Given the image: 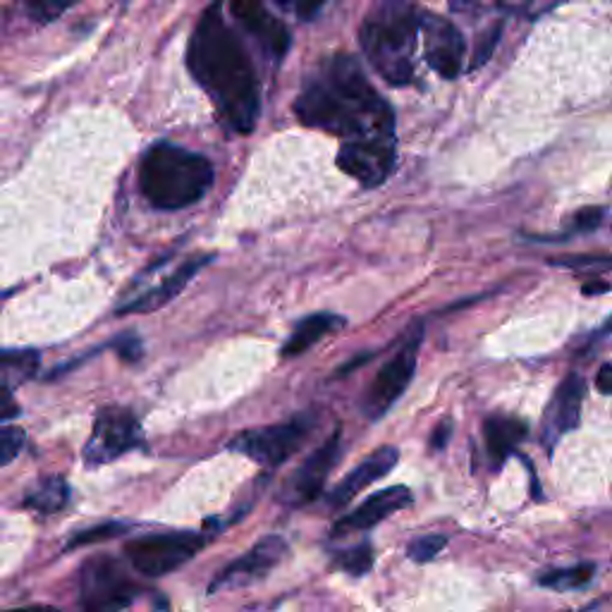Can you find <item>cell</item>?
Returning a JSON list of instances; mask_svg holds the SVG:
<instances>
[{"mask_svg": "<svg viewBox=\"0 0 612 612\" xmlns=\"http://www.w3.org/2000/svg\"><path fill=\"white\" fill-rule=\"evenodd\" d=\"M421 335H424L421 326H416L414 333L405 340V345L393 354V359H388L383 364V369L374 378V383L369 385V390H366V395L362 400V409L366 419L371 421L381 419V416L393 407L402 395H405V390L409 388L416 371V362H419Z\"/></svg>", "mask_w": 612, "mask_h": 612, "instance_id": "ba28073f", "label": "cell"}, {"mask_svg": "<svg viewBox=\"0 0 612 612\" xmlns=\"http://www.w3.org/2000/svg\"><path fill=\"white\" fill-rule=\"evenodd\" d=\"M68 498H70V488L65 479H60V476H48V479L36 484L32 491L24 495V507L41 514H53L68 505Z\"/></svg>", "mask_w": 612, "mask_h": 612, "instance_id": "44dd1931", "label": "cell"}, {"mask_svg": "<svg viewBox=\"0 0 612 612\" xmlns=\"http://www.w3.org/2000/svg\"><path fill=\"white\" fill-rule=\"evenodd\" d=\"M276 3L292 12L297 20H304V22H309L314 20L318 12H321V8L326 5V0H276Z\"/></svg>", "mask_w": 612, "mask_h": 612, "instance_id": "f546056e", "label": "cell"}, {"mask_svg": "<svg viewBox=\"0 0 612 612\" xmlns=\"http://www.w3.org/2000/svg\"><path fill=\"white\" fill-rule=\"evenodd\" d=\"M295 113L306 127L326 130L347 142L395 137L393 110L350 56L330 58L314 72L297 96Z\"/></svg>", "mask_w": 612, "mask_h": 612, "instance_id": "6da1fadb", "label": "cell"}, {"mask_svg": "<svg viewBox=\"0 0 612 612\" xmlns=\"http://www.w3.org/2000/svg\"><path fill=\"white\" fill-rule=\"evenodd\" d=\"M596 388H598V393L612 395V364L601 366V371H598V376H596Z\"/></svg>", "mask_w": 612, "mask_h": 612, "instance_id": "e575fe53", "label": "cell"}, {"mask_svg": "<svg viewBox=\"0 0 612 612\" xmlns=\"http://www.w3.org/2000/svg\"><path fill=\"white\" fill-rule=\"evenodd\" d=\"M498 3L510 12H517V15L538 17L543 15V12H550L555 5H560L562 0H498Z\"/></svg>", "mask_w": 612, "mask_h": 612, "instance_id": "f1b7e54d", "label": "cell"}, {"mask_svg": "<svg viewBox=\"0 0 612 612\" xmlns=\"http://www.w3.org/2000/svg\"><path fill=\"white\" fill-rule=\"evenodd\" d=\"M120 354H122V359H127V362H134V359H139V342L134 340V338H125L118 345Z\"/></svg>", "mask_w": 612, "mask_h": 612, "instance_id": "d590c367", "label": "cell"}, {"mask_svg": "<svg viewBox=\"0 0 612 612\" xmlns=\"http://www.w3.org/2000/svg\"><path fill=\"white\" fill-rule=\"evenodd\" d=\"M5 612H60V610L51 608V605H27V608H15V610H5Z\"/></svg>", "mask_w": 612, "mask_h": 612, "instance_id": "74e56055", "label": "cell"}, {"mask_svg": "<svg viewBox=\"0 0 612 612\" xmlns=\"http://www.w3.org/2000/svg\"><path fill=\"white\" fill-rule=\"evenodd\" d=\"M445 546H448V536H443V534H426V536L414 538V541L407 546V555H409V560L424 565V562H431L440 553H443Z\"/></svg>", "mask_w": 612, "mask_h": 612, "instance_id": "d4e9b609", "label": "cell"}, {"mask_svg": "<svg viewBox=\"0 0 612 612\" xmlns=\"http://www.w3.org/2000/svg\"><path fill=\"white\" fill-rule=\"evenodd\" d=\"M27 433L20 426H5L0 428V467H8L10 462H15L24 448Z\"/></svg>", "mask_w": 612, "mask_h": 612, "instance_id": "484cf974", "label": "cell"}, {"mask_svg": "<svg viewBox=\"0 0 612 612\" xmlns=\"http://www.w3.org/2000/svg\"><path fill=\"white\" fill-rule=\"evenodd\" d=\"M287 541L283 536H266L254 548H249L247 553L237 558L235 562H230L225 570L218 572V577L213 584L208 586V593L218 591H232V589H244V586H252L256 582L266 579L271 574L273 567H278L280 562L287 555Z\"/></svg>", "mask_w": 612, "mask_h": 612, "instance_id": "7c38bea8", "label": "cell"}, {"mask_svg": "<svg viewBox=\"0 0 612 612\" xmlns=\"http://www.w3.org/2000/svg\"><path fill=\"white\" fill-rule=\"evenodd\" d=\"M208 261H211V256H197V259L182 264L173 276H168L163 280L161 285H156L149 292H144L142 297L132 299L125 306H120L118 314H149V311L161 309V306H166L168 302H173L180 295V292L192 283V278L197 276Z\"/></svg>", "mask_w": 612, "mask_h": 612, "instance_id": "ac0fdd59", "label": "cell"}, {"mask_svg": "<svg viewBox=\"0 0 612 612\" xmlns=\"http://www.w3.org/2000/svg\"><path fill=\"white\" fill-rule=\"evenodd\" d=\"M187 63L228 125L242 134L252 132L261 110L259 77L237 34L228 27L220 3L201 15L189 39Z\"/></svg>", "mask_w": 612, "mask_h": 612, "instance_id": "7a4b0ae2", "label": "cell"}, {"mask_svg": "<svg viewBox=\"0 0 612 612\" xmlns=\"http://www.w3.org/2000/svg\"><path fill=\"white\" fill-rule=\"evenodd\" d=\"M122 531H127L125 524H115V522H108L101 526H94V529L87 531H79L72 536V541L68 548H82V546H91V543H99V541H108V538H113Z\"/></svg>", "mask_w": 612, "mask_h": 612, "instance_id": "83f0119b", "label": "cell"}, {"mask_svg": "<svg viewBox=\"0 0 612 612\" xmlns=\"http://www.w3.org/2000/svg\"><path fill=\"white\" fill-rule=\"evenodd\" d=\"M230 12L268 56L280 60L287 53L292 36L285 24L271 15L264 0H230Z\"/></svg>", "mask_w": 612, "mask_h": 612, "instance_id": "5bb4252c", "label": "cell"}, {"mask_svg": "<svg viewBox=\"0 0 612 612\" xmlns=\"http://www.w3.org/2000/svg\"><path fill=\"white\" fill-rule=\"evenodd\" d=\"M17 412H20V409H17V405H15V400H12V390L0 388V421L15 419Z\"/></svg>", "mask_w": 612, "mask_h": 612, "instance_id": "836d02e7", "label": "cell"}, {"mask_svg": "<svg viewBox=\"0 0 612 612\" xmlns=\"http://www.w3.org/2000/svg\"><path fill=\"white\" fill-rule=\"evenodd\" d=\"M397 460H400V450L397 448H381V450H376L371 452L369 457L362 460L357 467H354L345 479H342L333 491L328 493L326 498V503L328 507H333V510H340V507H345L350 505L354 498H357L364 488H369L371 484L376 481H381L383 476H388L390 472H393L397 467Z\"/></svg>", "mask_w": 612, "mask_h": 612, "instance_id": "e0dca14e", "label": "cell"}, {"mask_svg": "<svg viewBox=\"0 0 612 612\" xmlns=\"http://www.w3.org/2000/svg\"><path fill=\"white\" fill-rule=\"evenodd\" d=\"M342 318L335 314H311L306 316L304 321L297 323V328L292 330V335L287 338V342L283 345V357H299L309 347H314L318 340H323L330 330L342 328Z\"/></svg>", "mask_w": 612, "mask_h": 612, "instance_id": "ffe728a7", "label": "cell"}, {"mask_svg": "<svg viewBox=\"0 0 612 612\" xmlns=\"http://www.w3.org/2000/svg\"><path fill=\"white\" fill-rule=\"evenodd\" d=\"M412 503L414 498L407 486H390L385 491H378L371 498H366L357 510L338 519L333 524V529H330V536L345 538L352 534H364L374 529L376 524H381L385 517H390V514L405 510Z\"/></svg>", "mask_w": 612, "mask_h": 612, "instance_id": "9a60e30c", "label": "cell"}, {"mask_svg": "<svg viewBox=\"0 0 612 612\" xmlns=\"http://www.w3.org/2000/svg\"><path fill=\"white\" fill-rule=\"evenodd\" d=\"M333 565L342 572L352 574V577H364L374 570V548L371 543H359L347 550H338L333 555Z\"/></svg>", "mask_w": 612, "mask_h": 612, "instance_id": "cb8c5ba5", "label": "cell"}, {"mask_svg": "<svg viewBox=\"0 0 612 612\" xmlns=\"http://www.w3.org/2000/svg\"><path fill=\"white\" fill-rule=\"evenodd\" d=\"M137 591L139 586L127 577L115 558L96 555L79 570L82 612H122L137 598Z\"/></svg>", "mask_w": 612, "mask_h": 612, "instance_id": "8992f818", "label": "cell"}, {"mask_svg": "<svg viewBox=\"0 0 612 612\" xmlns=\"http://www.w3.org/2000/svg\"><path fill=\"white\" fill-rule=\"evenodd\" d=\"M593 565H577V567H567V570H555L548 572L541 577V584L548 586L553 591H577L589 586L593 579Z\"/></svg>", "mask_w": 612, "mask_h": 612, "instance_id": "603a6c76", "label": "cell"}, {"mask_svg": "<svg viewBox=\"0 0 612 612\" xmlns=\"http://www.w3.org/2000/svg\"><path fill=\"white\" fill-rule=\"evenodd\" d=\"M450 436H452V419H443L436 426V431L431 433V448L433 450H445V445L450 443Z\"/></svg>", "mask_w": 612, "mask_h": 612, "instance_id": "d6a6232c", "label": "cell"}, {"mask_svg": "<svg viewBox=\"0 0 612 612\" xmlns=\"http://www.w3.org/2000/svg\"><path fill=\"white\" fill-rule=\"evenodd\" d=\"M39 369L36 352H0V388H17Z\"/></svg>", "mask_w": 612, "mask_h": 612, "instance_id": "7402d4cb", "label": "cell"}, {"mask_svg": "<svg viewBox=\"0 0 612 612\" xmlns=\"http://www.w3.org/2000/svg\"><path fill=\"white\" fill-rule=\"evenodd\" d=\"M338 168L362 182L364 187H378L395 168V137L352 139L340 146Z\"/></svg>", "mask_w": 612, "mask_h": 612, "instance_id": "8fae6325", "label": "cell"}, {"mask_svg": "<svg viewBox=\"0 0 612 612\" xmlns=\"http://www.w3.org/2000/svg\"><path fill=\"white\" fill-rule=\"evenodd\" d=\"M206 546L201 534L178 531V534H149L134 538L125 546L130 565L144 577H166L199 553Z\"/></svg>", "mask_w": 612, "mask_h": 612, "instance_id": "52a82bcc", "label": "cell"}, {"mask_svg": "<svg viewBox=\"0 0 612 612\" xmlns=\"http://www.w3.org/2000/svg\"><path fill=\"white\" fill-rule=\"evenodd\" d=\"M586 395V381L579 374H570L555 390L553 400L543 416V448L553 450L558 440L574 431L582 419V402Z\"/></svg>", "mask_w": 612, "mask_h": 612, "instance_id": "2e32d148", "label": "cell"}, {"mask_svg": "<svg viewBox=\"0 0 612 612\" xmlns=\"http://www.w3.org/2000/svg\"><path fill=\"white\" fill-rule=\"evenodd\" d=\"M424 34V58L443 79H455L464 70V56H467V41L462 32L450 20L440 15L421 17Z\"/></svg>", "mask_w": 612, "mask_h": 612, "instance_id": "4fadbf2b", "label": "cell"}, {"mask_svg": "<svg viewBox=\"0 0 612 612\" xmlns=\"http://www.w3.org/2000/svg\"><path fill=\"white\" fill-rule=\"evenodd\" d=\"M318 424L316 414H299L285 424H273L264 428H252L230 440V450L247 455L264 467H278L290 460L306 443V438Z\"/></svg>", "mask_w": 612, "mask_h": 612, "instance_id": "5b68a950", "label": "cell"}, {"mask_svg": "<svg viewBox=\"0 0 612 612\" xmlns=\"http://www.w3.org/2000/svg\"><path fill=\"white\" fill-rule=\"evenodd\" d=\"M424 12L412 0H378L366 12L359 41L369 63L388 84L405 87L414 79V53Z\"/></svg>", "mask_w": 612, "mask_h": 612, "instance_id": "3957f363", "label": "cell"}, {"mask_svg": "<svg viewBox=\"0 0 612 612\" xmlns=\"http://www.w3.org/2000/svg\"><path fill=\"white\" fill-rule=\"evenodd\" d=\"M142 445V426L130 409L108 407L99 412L84 460L87 464H106Z\"/></svg>", "mask_w": 612, "mask_h": 612, "instance_id": "30bf717a", "label": "cell"}, {"mask_svg": "<svg viewBox=\"0 0 612 612\" xmlns=\"http://www.w3.org/2000/svg\"><path fill=\"white\" fill-rule=\"evenodd\" d=\"M211 185V161L168 142L156 144L139 166V189L158 211H180L197 204Z\"/></svg>", "mask_w": 612, "mask_h": 612, "instance_id": "277c9868", "label": "cell"}, {"mask_svg": "<svg viewBox=\"0 0 612 612\" xmlns=\"http://www.w3.org/2000/svg\"><path fill=\"white\" fill-rule=\"evenodd\" d=\"M75 3L77 0H24V5H27L29 15L36 22H53L60 15H65Z\"/></svg>", "mask_w": 612, "mask_h": 612, "instance_id": "4316f807", "label": "cell"}, {"mask_svg": "<svg viewBox=\"0 0 612 612\" xmlns=\"http://www.w3.org/2000/svg\"><path fill=\"white\" fill-rule=\"evenodd\" d=\"M605 208L593 206V208H584L577 216H574V228L577 230H596L598 225L603 223Z\"/></svg>", "mask_w": 612, "mask_h": 612, "instance_id": "1f68e13d", "label": "cell"}, {"mask_svg": "<svg viewBox=\"0 0 612 612\" xmlns=\"http://www.w3.org/2000/svg\"><path fill=\"white\" fill-rule=\"evenodd\" d=\"M553 266H567V268H591V266H612L610 256H562L560 261H550Z\"/></svg>", "mask_w": 612, "mask_h": 612, "instance_id": "4dcf8cb0", "label": "cell"}, {"mask_svg": "<svg viewBox=\"0 0 612 612\" xmlns=\"http://www.w3.org/2000/svg\"><path fill=\"white\" fill-rule=\"evenodd\" d=\"M610 290V285L608 283H603V280H593V283H586L584 287H582V292L584 295H601V292H608Z\"/></svg>", "mask_w": 612, "mask_h": 612, "instance_id": "8d00e7d4", "label": "cell"}, {"mask_svg": "<svg viewBox=\"0 0 612 612\" xmlns=\"http://www.w3.org/2000/svg\"><path fill=\"white\" fill-rule=\"evenodd\" d=\"M526 436H529V424L517 416H488L484 421V438L493 467H500Z\"/></svg>", "mask_w": 612, "mask_h": 612, "instance_id": "d6986e66", "label": "cell"}, {"mask_svg": "<svg viewBox=\"0 0 612 612\" xmlns=\"http://www.w3.org/2000/svg\"><path fill=\"white\" fill-rule=\"evenodd\" d=\"M340 455H342V428L338 426L335 431L323 440V445H318L311 455L290 474L283 491H280V500L292 507L311 503V500L321 495L328 476L335 469Z\"/></svg>", "mask_w": 612, "mask_h": 612, "instance_id": "9c48e42d", "label": "cell"}]
</instances>
